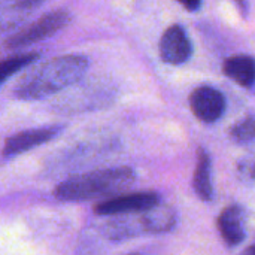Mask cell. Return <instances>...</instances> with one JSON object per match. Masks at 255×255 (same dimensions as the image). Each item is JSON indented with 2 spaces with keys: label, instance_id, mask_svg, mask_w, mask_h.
<instances>
[{
  "label": "cell",
  "instance_id": "6da1fadb",
  "mask_svg": "<svg viewBox=\"0 0 255 255\" xmlns=\"http://www.w3.org/2000/svg\"><path fill=\"white\" fill-rule=\"evenodd\" d=\"M88 60L81 54L51 58L24 73L13 87L19 100H42L76 84L87 72Z\"/></svg>",
  "mask_w": 255,
  "mask_h": 255
},
{
  "label": "cell",
  "instance_id": "7a4b0ae2",
  "mask_svg": "<svg viewBox=\"0 0 255 255\" xmlns=\"http://www.w3.org/2000/svg\"><path fill=\"white\" fill-rule=\"evenodd\" d=\"M136 182L131 167H111L67 178L54 188V197L61 202H85L102 197H117Z\"/></svg>",
  "mask_w": 255,
  "mask_h": 255
},
{
  "label": "cell",
  "instance_id": "3957f363",
  "mask_svg": "<svg viewBox=\"0 0 255 255\" xmlns=\"http://www.w3.org/2000/svg\"><path fill=\"white\" fill-rule=\"evenodd\" d=\"M176 226V212L167 205H158L154 209L121 215L102 224V233L111 241H126L142 235L167 233Z\"/></svg>",
  "mask_w": 255,
  "mask_h": 255
},
{
  "label": "cell",
  "instance_id": "277c9868",
  "mask_svg": "<svg viewBox=\"0 0 255 255\" xmlns=\"http://www.w3.org/2000/svg\"><path fill=\"white\" fill-rule=\"evenodd\" d=\"M70 18H72V15H70L69 9H66V7L52 9V10L43 13L31 25H28V27L22 28L21 31L9 36L3 42V46L9 51H15L19 48L30 46L36 42H40V40L52 36L54 33H57L58 30L66 27L67 22L70 21Z\"/></svg>",
  "mask_w": 255,
  "mask_h": 255
},
{
  "label": "cell",
  "instance_id": "5b68a950",
  "mask_svg": "<svg viewBox=\"0 0 255 255\" xmlns=\"http://www.w3.org/2000/svg\"><path fill=\"white\" fill-rule=\"evenodd\" d=\"M160 203V196L154 191L133 193L117 196L100 202L94 206V212L100 217H121L137 212H145L157 208Z\"/></svg>",
  "mask_w": 255,
  "mask_h": 255
},
{
  "label": "cell",
  "instance_id": "8992f818",
  "mask_svg": "<svg viewBox=\"0 0 255 255\" xmlns=\"http://www.w3.org/2000/svg\"><path fill=\"white\" fill-rule=\"evenodd\" d=\"M61 130H63V126H46V127L24 130L13 136H9L4 140V145L1 149L3 160H9L12 157H16L22 152H27L36 146H40L49 142L58 133H61Z\"/></svg>",
  "mask_w": 255,
  "mask_h": 255
},
{
  "label": "cell",
  "instance_id": "52a82bcc",
  "mask_svg": "<svg viewBox=\"0 0 255 255\" xmlns=\"http://www.w3.org/2000/svg\"><path fill=\"white\" fill-rule=\"evenodd\" d=\"M190 108L202 123L218 121L226 111V99L221 91L214 87L202 85L190 94Z\"/></svg>",
  "mask_w": 255,
  "mask_h": 255
},
{
  "label": "cell",
  "instance_id": "ba28073f",
  "mask_svg": "<svg viewBox=\"0 0 255 255\" xmlns=\"http://www.w3.org/2000/svg\"><path fill=\"white\" fill-rule=\"evenodd\" d=\"M193 43L182 25H170L160 39V57L164 63L179 66L190 60Z\"/></svg>",
  "mask_w": 255,
  "mask_h": 255
},
{
  "label": "cell",
  "instance_id": "9c48e42d",
  "mask_svg": "<svg viewBox=\"0 0 255 255\" xmlns=\"http://www.w3.org/2000/svg\"><path fill=\"white\" fill-rule=\"evenodd\" d=\"M218 232L226 245L235 248L245 239V215L239 206L226 208L217 220Z\"/></svg>",
  "mask_w": 255,
  "mask_h": 255
},
{
  "label": "cell",
  "instance_id": "30bf717a",
  "mask_svg": "<svg viewBox=\"0 0 255 255\" xmlns=\"http://www.w3.org/2000/svg\"><path fill=\"white\" fill-rule=\"evenodd\" d=\"M223 72L241 87H253L255 84V58L244 54L229 57L223 64Z\"/></svg>",
  "mask_w": 255,
  "mask_h": 255
},
{
  "label": "cell",
  "instance_id": "8fae6325",
  "mask_svg": "<svg viewBox=\"0 0 255 255\" xmlns=\"http://www.w3.org/2000/svg\"><path fill=\"white\" fill-rule=\"evenodd\" d=\"M193 188L203 202H212L214 187L211 181V157L203 146L197 148V163L193 175Z\"/></svg>",
  "mask_w": 255,
  "mask_h": 255
},
{
  "label": "cell",
  "instance_id": "7c38bea8",
  "mask_svg": "<svg viewBox=\"0 0 255 255\" xmlns=\"http://www.w3.org/2000/svg\"><path fill=\"white\" fill-rule=\"evenodd\" d=\"M39 57H40L39 52H22V54H15V55L4 58L0 66V81L4 82L9 76L24 69L25 66L34 63Z\"/></svg>",
  "mask_w": 255,
  "mask_h": 255
},
{
  "label": "cell",
  "instance_id": "4fadbf2b",
  "mask_svg": "<svg viewBox=\"0 0 255 255\" xmlns=\"http://www.w3.org/2000/svg\"><path fill=\"white\" fill-rule=\"evenodd\" d=\"M230 136L236 142H250L255 139V118L247 117L244 121L235 124L230 128Z\"/></svg>",
  "mask_w": 255,
  "mask_h": 255
},
{
  "label": "cell",
  "instance_id": "5bb4252c",
  "mask_svg": "<svg viewBox=\"0 0 255 255\" xmlns=\"http://www.w3.org/2000/svg\"><path fill=\"white\" fill-rule=\"evenodd\" d=\"M238 170L241 173V176L244 179H250V181H255V160L245 157L238 163Z\"/></svg>",
  "mask_w": 255,
  "mask_h": 255
},
{
  "label": "cell",
  "instance_id": "9a60e30c",
  "mask_svg": "<svg viewBox=\"0 0 255 255\" xmlns=\"http://www.w3.org/2000/svg\"><path fill=\"white\" fill-rule=\"evenodd\" d=\"M200 6H202V1H199V0H196V1H184L182 3V7L190 10V12H196L197 9H200Z\"/></svg>",
  "mask_w": 255,
  "mask_h": 255
},
{
  "label": "cell",
  "instance_id": "2e32d148",
  "mask_svg": "<svg viewBox=\"0 0 255 255\" xmlns=\"http://www.w3.org/2000/svg\"><path fill=\"white\" fill-rule=\"evenodd\" d=\"M241 255H255V245H253V247H250V248H247L244 253Z\"/></svg>",
  "mask_w": 255,
  "mask_h": 255
},
{
  "label": "cell",
  "instance_id": "e0dca14e",
  "mask_svg": "<svg viewBox=\"0 0 255 255\" xmlns=\"http://www.w3.org/2000/svg\"><path fill=\"white\" fill-rule=\"evenodd\" d=\"M127 255H142V254H139V253H136V254H127Z\"/></svg>",
  "mask_w": 255,
  "mask_h": 255
}]
</instances>
